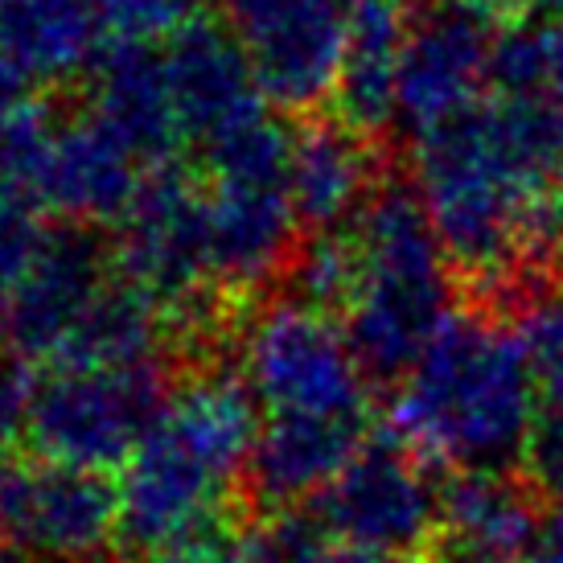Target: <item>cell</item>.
<instances>
[{
	"mask_svg": "<svg viewBox=\"0 0 563 563\" xmlns=\"http://www.w3.org/2000/svg\"><path fill=\"white\" fill-rule=\"evenodd\" d=\"M563 169V103L498 95L416 136V194L453 276L510 292L527 251L551 239Z\"/></svg>",
	"mask_w": 563,
	"mask_h": 563,
	"instance_id": "1",
	"label": "cell"
},
{
	"mask_svg": "<svg viewBox=\"0 0 563 563\" xmlns=\"http://www.w3.org/2000/svg\"><path fill=\"white\" fill-rule=\"evenodd\" d=\"M264 411L239 371H194L120 470V551L148 560L219 518L247 515V473Z\"/></svg>",
	"mask_w": 563,
	"mask_h": 563,
	"instance_id": "2",
	"label": "cell"
},
{
	"mask_svg": "<svg viewBox=\"0 0 563 563\" xmlns=\"http://www.w3.org/2000/svg\"><path fill=\"white\" fill-rule=\"evenodd\" d=\"M539 416L527 345L485 313H456L395 387L391 428L444 473H522Z\"/></svg>",
	"mask_w": 563,
	"mask_h": 563,
	"instance_id": "3",
	"label": "cell"
},
{
	"mask_svg": "<svg viewBox=\"0 0 563 563\" xmlns=\"http://www.w3.org/2000/svg\"><path fill=\"white\" fill-rule=\"evenodd\" d=\"M358 284L342 309L345 342L378 387H399L456 317L453 267L416 186L378 181L350 222Z\"/></svg>",
	"mask_w": 563,
	"mask_h": 563,
	"instance_id": "4",
	"label": "cell"
},
{
	"mask_svg": "<svg viewBox=\"0 0 563 563\" xmlns=\"http://www.w3.org/2000/svg\"><path fill=\"white\" fill-rule=\"evenodd\" d=\"M214 288L260 292L297 260L292 136L264 111L202 148Z\"/></svg>",
	"mask_w": 563,
	"mask_h": 563,
	"instance_id": "5",
	"label": "cell"
},
{
	"mask_svg": "<svg viewBox=\"0 0 563 563\" xmlns=\"http://www.w3.org/2000/svg\"><path fill=\"white\" fill-rule=\"evenodd\" d=\"M144 173L148 165L91 111L58 115L25 103L0 124V189L70 227L120 222Z\"/></svg>",
	"mask_w": 563,
	"mask_h": 563,
	"instance_id": "6",
	"label": "cell"
},
{
	"mask_svg": "<svg viewBox=\"0 0 563 563\" xmlns=\"http://www.w3.org/2000/svg\"><path fill=\"white\" fill-rule=\"evenodd\" d=\"M165 366H37L21 449L79 470L115 473L169 404Z\"/></svg>",
	"mask_w": 563,
	"mask_h": 563,
	"instance_id": "7",
	"label": "cell"
},
{
	"mask_svg": "<svg viewBox=\"0 0 563 563\" xmlns=\"http://www.w3.org/2000/svg\"><path fill=\"white\" fill-rule=\"evenodd\" d=\"M115 276L169 317L173 338H202L214 329L210 288V222H206V186L177 161L144 173L136 198L120 219L111 247Z\"/></svg>",
	"mask_w": 563,
	"mask_h": 563,
	"instance_id": "8",
	"label": "cell"
},
{
	"mask_svg": "<svg viewBox=\"0 0 563 563\" xmlns=\"http://www.w3.org/2000/svg\"><path fill=\"white\" fill-rule=\"evenodd\" d=\"M239 375L264 416L371 420V378L342 321L305 300H276L239 342Z\"/></svg>",
	"mask_w": 563,
	"mask_h": 563,
	"instance_id": "9",
	"label": "cell"
},
{
	"mask_svg": "<svg viewBox=\"0 0 563 563\" xmlns=\"http://www.w3.org/2000/svg\"><path fill=\"white\" fill-rule=\"evenodd\" d=\"M317 527L358 560L423 555L444 531L440 477L399 432H371L333 482L309 501Z\"/></svg>",
	"mask_w": 563,
	"mask_h": 563,
	"instance_id": "10",
	"label": "cell"
},
{
	"mask_svg": "<svg viewBox=\"0 0 563 563\" xmlns=\"http://www.w3.org/2000/svg\"><path fill=\"white\" fill-rule=\"evenodd\" d=\"M0 539L42 563H99L120 551L115 473L0 449Z\"/></svg>",
	"mask_w": 563,
	"mask_h": 563,
	"instance_id": "11",
	"label": "cell"
},
{
	"mask_svg": "<svg viewBox=\"0 0 563 563\" xmlns=\"http://www.w3.org/2000/svg\"><path fill=\"white\" fill-rule=\"evenodd\" d=\"M272 108L309 111L333 95L350 0H219Z\"/></svg>",
	"mask_w": 563,
	"mask_h": 563,
	"instance_id": "12",
	"label": "cell"
},
{
	"mask_svg": "<svg viewBox=\"0 0 563 563\" xmlns=\"http://www.w3.org/2000/svg\"><path fill=\"white\" fill-rule=\"evenodd\" d=\"M494 16L477 0H423L411 9L399 63V120L411 136L482 103L498 37Z\"/></svg>",
	"mask_w": 563,
	"mask_h": 563,
	"instance_id": "13",
	"label": "cell"
},
{
	"mask_svg": "<svg viewBox=\"0 0 563 563\" xmlns=\"http://www.w3.org/2000/svg\"><path fill=\"white\" fill-rule=\"evenodd\" d=\"M111 267H115L111 255L87 227L49 231L30 272L4 297L16 354L30 358L33 366H46L63 350L70 329L79 325L87 305L99 297V288L115 276Z\"/></svg>",
	"mask_w": 563,
	"mask_h": 563,
	"instance_id": "14",
	"label": "cell"
},
{
	"mask_svg": "<svg viewBox=\"0 0 563 563\" xmlns=\"http://www.w3.org/2000/svg\"><path fill=\"white\" fill-rule=\"evenodd\" d=\"M161 49H165V70H169L173 103L181 115L186 141L206 148L231 128L272 111L235 33L219 21L198 16L186 30L165 37Z\"/></svg>",
	"mask_w": 563,
	"mask_h": 563,
	"instance_id": "15",
	"label": "cell"
},
{
	"mask_svg": "<svg viewBox=\"0 0 563 563\" xmlns=\"http://www.w3.org/2000/svg\"><path fill=\"white\" fill-rule=\"evenodd\" d=\"M87 82H91L87 111L95 120L111 128L148 169L169 165L173 153L186 144V132H181L177 103H173L165 49L157 42H136V37L103 42L87 70Z\"/></svg>",
	"mask_w": 563,
	"mask_h": 563,
	"instance_id": "16",
	"label": "cell"
},
{
	"mask_svg": "<svg viewBox=\"0 0 563 563\" xmlns=\"http://www.w3.org/2000/svg\"><path fill=\"white\" fill-rule=\"evenodd\" d=\"M371 432V420L264 416L243 473V494L251 506H260V515H288L300 501H313Z\"/></svg>",
	"mask_w": 563,
	"mask_h": 563,
	"instance_id": "17",
	"label": "cell"
},
{
	"mask_svg": "<svg viewBox=\"0 0 563 563\" xmlns=\"http://www.w3.org/2000/svg\"><path fill=\"white\" fill-rule=\"evenodd\" d=\"M407 0H350L342 70L333 87L338 120L375 141L399 120V63H404Z\"/></svg>",
	"mask_w": 563,
	"mask_h": 563,
	"instance_id": "18",
	"label": "cell"
},
{
	"mask_svg": "<svg viewBox=\"0 0 563 563\" xmlns=\"http://www.w3.org/2000/svg\"><path fill=\"white\" fill-rule=\"evenodd\" d=\"M292 206L300 227L309 231H342L358 219V210L378 186V165L371 141L342 120H313L292 136Z\"/></svg>",
	"mask_w": 563,
	"mask_h": 563,
	"instance_id": "19",
	"label": "cell"
},
{
	"mask_svg": "<svg viewBox=\"0 0 563 563\" xmlns=\"http://www.w3.org/2000/svg\"><path fill=\"white\" fill-rule=\"evenodd\" d=\"M95 0H0V49L30 82H66L87 75L99 42Z\"/></svg>",
	"mask_w": 563,
	"mask_h": 563,
	"instance_id": "20",
	"label": "cell"
},
{
	"mask_svg": "<svg viewBox=\"0 0 563 563\" xmlns=\"http://www.w3.org/2000/svg\"><path fill=\"white\" fill-rule=\"evenodd\" d=\"M173 338L169 317L161 313L141 288L124 276H111L99 297L87 305L79 325L49 362H75V366H157L161 350ZM46 362V366H49Z\"/></svg>",
	"mask_w": 563,
	"mask_h": 563,
	"instance_id": "21",
	"label": "cell"
},
{
	"mask_svg": "<svg viewBox=\"0 0 563 563\" xmlns=\"http://www.w3.org/2000/svg\"><path fill=\"white\" fill-rule=\"evenodd\" d=\"M543 498L522 473H444L440 477V522L444 534L518 560Z\"/></svg>",
	"mask_w": 563,
	"mask_h": 563,
	"instance_id": "22",
	"label": "cell"
},
{
	"mask_svg": "<svg viewBox=\"0 0 563 563\" xmlns=\"http://www.w3.org/2000/svg\"><path fill=\"white\" fill-rule=\"evenodd\" d=\"M235 563H362L338 548L317 518L305 510H288V515H260L247 522V531L239 539Z\"/></svg>",
	"mask_w": 563,
	"mask_h": 563,
	"instance_id": "23",
	"label": "cell"
},
{
	"mask_svg": "<svg viewBox=\"0 0 563 563\" xmlns=\"http://www.w3.org/2000/svg\"><path fill=\"white\" fill-rule=\"evenodd\" d=\"M489 87L498 95H548L551 87V21L522 16L498 30L489 58Z\"/></svg>",
	"mask_w": 563,
	"mask_h": 563,
	"instance_id": "24",
	"label": "cell"
},
{
	"mask_svg": "<svg viewBox=\"0 0 563 563\" xmlns=\"http://www.w3.org/2000/svg\"><path fill=\"white\" fill-rule=\"evenodd\" d=\"M515 329L527 345L539 404L563 407V297L522 300Z\"/></svg>",
	"mask_w": 563,
	"mask_h": 563,
	"instance_id": "25",
	"label": "cell"
},
{
	"mask_svg": "<svg viewBox=\"0 0 563 563\" xmlns=\"http://www.w3.org/2000/svg\"><path fill=\"white\" fill-rule=\"evenodd\" d=\"M202 4L206 0H95L99 21L115 30V37H136V42L173 37L202 16Z\"/></svg>",
	"mask_w": 563,
	"mask_h": 563,
	"instance_id": "26",
	"label": "cell"
},
{
	"mask_svg": "<svg viewBox=\"0 0 563 563\" xmlns=\"http://www.w3.org/2000/svg\"><path fill=\"white\" fill-rule=\"evenodd\" d=\"M37 214H42L37 206L0 189V300L13 292L16 280L30 272V264L46 243L49 231Z\"/></svg>",
	"mask_w": 563,
	"mask_h": 563,
	"instance_id": "27",
	"label": "cell"
},
{
	"mask_svg": "<svg viewBox=\"0 0 563 563\" xmlns=\"http://www.w3.org/2000/svg\"><path fill=\"white\" fill-rule=\"evenodd\" d=\"M522 477L531 482L539 498H560L563 494V407L539 404L527 456H522Z\"/></svg>",
	"mask_w": 563,
	"mask_h": 563,
	"instance_id": "28",
	"label": "cell"
},
{
	"mask_svg": "<svg viewBox=\"0 0 563 563\" xmlns=\"http://www.w3.org/2000/svg\"><path fill=\"white\" fill-rule=\"evenodd\" d=\"M518 563H563V494L560 498H543L539 522H534Z\"/></svg>",
	"mask_w": 563,
	"mask_h": 563,
	"instance_id": "29",
	"label": "cell"
},
{
	"mask_svg": "<svg viewBox=\"0 0 563 563\" xmlns=\"http://www.w3.org/2000/svg\"><path fill=\"white\" fill-rule=\"evenodd\" d=\"M423 563H518L510 555H498V551L489 548H477V543H465V539H456V534H437V543L420 555Z\"/></svg>",
	"mask_w": 563,
	"mask_h": 563,
	"instance_id": "30",
	"label": "cell"
},
{
	"mask_svg": "<svg viewBox=\"0 0 563 563\" xmlns=\"http://www.w3.org/2000/svg\"><path fill=\"white\" fill-rule=\"evenodd\" d=\"M30 87L33 82L25 79V70L0 49V124L13 115V111H21L25 103H33L30 99Z\"/></svg>",
	"mask_w": 563,
	"mask_h": 563,
	"instance_id": "31",
	"label": "cell"
},
{
	"mask_svg": "<svg viewBox=\"0 0 563 563\" xmlns=\"http://www.w3.org/2000/svg\"><path fill=\"white\" fill-rule=\"evenodd\" d=\"M551 99L563 103V21H551Z\"/></svg>",
	"mask_w": 563,
	"mask_h": 563,
	"instance_id": "32",
	"label": "cell"
},
{
	"mask_svg": "<svg viewBox=\"0 0 563 563\" xmlns=\"http://www.w3.org/2000/svg\"><path fill=\"white\" fill-rule=\"evenodd\" d=\"M551 267H555V280L563 288V214H560V227H551Z\"/></svg>",
	"mask_w": 563,
	"mask_h": 563,
	"instance_id": "33",
	"label": "cell"
},
{
	"mask_svg": "<svg viewBox=\"0 0 563 563\" xmlns=\"http://www.w3.org/2000/svg\"><path fill=\"white\" fill-rule=\"evenodd\" d=\"M0 563H42V560H33L30 551H21L16 543H9V539H0Z\"/></svg>",
	"mask_w": 563,
	"mask_h": 563,
	"instance_id": "34",
	"label": "cell"
},
{
	"mask_svg": "<svg viewBox=\"0 0 563 563\" xmlns=\"http://www.w3.org/2000/svg\"><path fill=\"white\" fill-rule=\"evenodd\" d=\"M527 4L548 21H563V0H527Z\"/></svg>",
	"mask_w": 563,
	"mask_h": 563,
	"instance_id": "35",
	"label": "cell"
},
{
	"mask_svg": "<svg viewBox=\"0 0 563 563\" xmlns=\"http://www.w3.org/2000/svg\"><path fill=\"white\" fill-rule=\"evenodd\" d=\"M362 563H423L420 555H395V560H362Z\"/></svg>",
	"mask_w": 563,
	"mask_h": 563,
	"instance_id": "36",
	"label": "cell"
},
{
	"mask_svg": "<svg viewBox=\"0 0 563 563\" xmlns=\"http://www.w3.org/2000/svg\"><path fill=\"white\" fill-rule=\"evenodd\" d=\"M555 206H560V214H563V169H560V181H555Z\"/></svg>",
	"mask_w": 563,
	"mask_h": 563,
	"instance_id": "37",
	"label": "cell"
}]
</instances>
